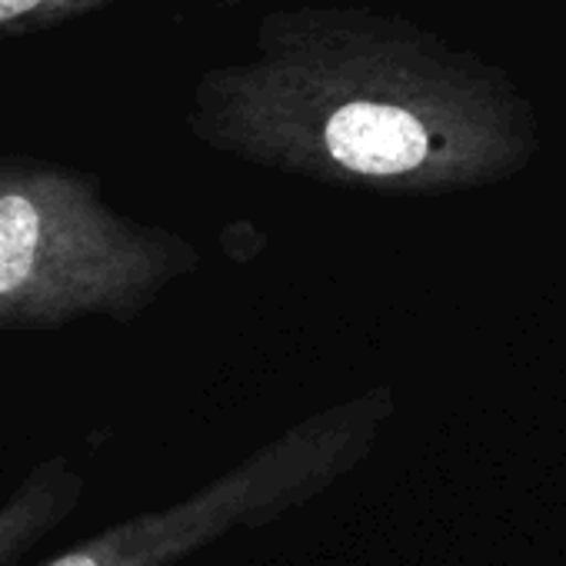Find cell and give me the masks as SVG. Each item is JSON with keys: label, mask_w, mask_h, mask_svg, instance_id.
<instances>
[{"label": "cell", "mask_w": 566, "mask_h": 566, "mask_svg": "<svg viewBox=\"0 0 566 566\" xmlns=\"http://www.w3.org/2000/svg\"><path fill=\"white\" fill-rule=\"evenodd\" d=\"M190 134L321 184L427 187L496 164L523 127L506 74L370 8H280L247 57L200 74Z\"/></svg>", "instance_id": "obj_1"}, {"label": "cell", "mask_w": 566, "mask_h": 566, "mask_svg": "<svg viewBox=\"0 0 566 566\" xmlns=\"http://www.w3.org/2000/svg\"><path fill=\"white\" fill-rule=\"evenodd\" d=\"M197 266L187 237L114 210L94 174L0 157V334L130 324Z\"/></svg>", "instance_id": "obj_2"}, {"label": "cell", "mask_w": 566, "mask_h": 566, "mask_svg": "<svg viewBox=\"0 0 566 566\" xmlns=\"http://www.w3.org/2000/svg\"><path fill=\"white\" fill-rule=\"evenodd\" d=\"M374 427V397L307 413L190 496L127 516L44 566H177L233 530L263 526L311 503L360 460Z\"/></svg>", "instance_id": "obj_3"}, {"label": "cell", "mask_w": 566, "mask_h": 566, "mask_svg": "<svg viewBox=\"0 0 566 566\" xmlns=\"http://www.w3.org/2000/svg\"><path fill=\"white\" fill-rule=\"evenodd\" d=\"M87 493L84 473L64 457L38 463L0 503V566H18L57 526H64Z\"/></svg>", "instance_id": "obj_4"}, {"label": "cell", "mask_w": 566, "mask_h": 566, "mask_svg": "<svg viewBox=\"0 0 566 566\" xmlns=\"http://www.w3.org/2000/svg\"><path fill=\"white\" fill-rule=\"evenodd\" d=\"M117 0H0V38H21L87 18Z\"/></svg>", "instance_id": "obj_5"}]
</instances>
